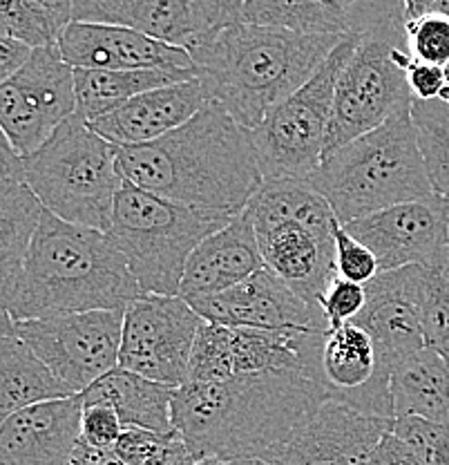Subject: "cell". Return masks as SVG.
Returning a JSON list of instances; mask_svg holds the SVG:
<instances>
[{
  "instance_id": "6da1fadb",
  "label": "cell",
  "mask_w": 449,
  "mask_h": 465,
  "mask_svg": "<svg viewBox=\"0 0 449 465\" xmlns=\"http://www.w3.org/2000/svg\"><path fill=\"white\" fill-rule=\"evenodd\" d=\"M327 401L320 382L282 371L183 382L172 401V425L195 461H267Z\"/></svg>"
},
{
  "instance_id": "7a4b0ae2",
  "label": "cell",
  "mask_w": 449,
  "mask_h": 465,
  "mask_svg": "<svg viewBox=\"0 0 449 465\" xmlns=\"http://www.w3.org/2000/svg\"><path fill=\"white\" fill-rule=\"evenodd\" d=\"M117 166L143 191L229 217L244 213L264 182L250 130L217 104L157 142L119 148Z\"/></svg>"
},
{
  "instance_id": "3957f363",
  "label": "cell",
  "mask_w": 449,
  "mask_h": 465,
  "mask_svg": "<svg viewBox=\"0 0 449 465\" xmlns=\"http://www.w3.org/2000/svg\"><path fill=\"white\" fill-rule=\"evenodd\" d=\"M345 36H308L288 29L241 25L200 36L186 47L210 104L246 130L299 90Z\"/></svg>"
},
{
  "instance_id": "277c9868",
  "label": "cell",
  "mask_w": 449,
  "mask_h": 465,
  "mask_svg": "<svg viewBox=\"0 0 449 465\" xmlns=\"http://www.w3.org/2000/svg\"><path fill=\"white\" fill-rule=\"evenodd\" d=\"M143 295L123 253L103 231L72 224L43 208L9 302L14 322L81 312H125Z\"/></svg>"
},
{
  "instance_id": "5b68a950",
  "label": "cell",
  "mask_w": 449,
  "mask_h": 465,
  "mask_svg": "<svg viewBox=\"0 0 449 465\" xmlns=\"http://www.w3.org/2000/svg\"><path fill=\"white\" fill-rule=\"evenodd\" d=\"M307 182L329 202L340 224L434 195L409 110L337 148Z\"/></svg>"
},
{
  "instance_id": "8992f818",
  "label": "cell",
  "mask_w": 449,
  "mask_h": 465,
  "mask_svg": "<svg viewBox=\"0 0 449 465\" xmlns=\"http://www.w3.org/2000/svg\"><path fill=\"white\" fill-rule=\"evenodd\" d=\"M117 159V145L72 114L36 153L23 157V183L61 220L108 232L123 183Z\"/></svg>"
},
{
  "instance_id": "52a82bcc",
  "label": "cell",
  "mask_w": 449,
  "mask_h": 465,
  "mask_svg": "<svg viewBox=\"0 0 449 465\" xmlns=\"http://www.w3.org/2000/svg\"><path fill=\"white\" fill-rule=\"evenodd\" d=\"M233 217L186 206L134 183H121L108 235L143 293L180 295L188 258Z\"/></svg>"
},
{
  "instance_id": "ba28073f",
  "label": "cell",
  "mask_w": 449,
  "mask_h": 465,
  "mask_svg": "<svg viewBox=\"0 0 449 465\" xmlns=\"http://www.w3.org/2000/svg\"><path fill=\"white\" fill-rule=\"evenodd\" d=\"M360 36H345L320 70L250 130L264 179H308L325 157L336 85Z\"/></svg>"
},
{
  "instance_id": "9c48e42d",
  "label": "cell",
  "mask_w": 449,
  "mask_h": 465,
  "mask_svg": "<svg viewBox=\"0 0 449 465\" xmlns=\"http://www.w3.org/2000/svg\"><path fill=\"white\" fill-rule=\"evenodd\" d=\"M409 56L407 29L360 38L337 79L325 157L412 108L414 99L405 74Z\"/></svg>"
},
{
  "instance_id": "30bf717a",
  "label": "cell",
  "mask_w": 449,
  "mask_h": 465,
  "mask_svg": "<svg viewBox=\"0 0 449 465\" xmlns=\"http://www.w3.org/2000/svg\"><path fill=\"white\" fill-rule=\"evenodd\" d=\"M14 333L34 349L74 394L119 367L123 312H81L21 320Z\"/></svg>"
},
{
  "instance_id": "8fae6325",
  "label": "cell",
  "mask_w": 449,
  "mask_h": 465,
  "mask_svg": "<svg viewBox=\"0 0 449 465\" xmlns=\"http://www.w3.org/2000/svg\"><path fill=\"white\" fill-rule=\"evenodd\" d=\"M204 322L181 295H139L123 312L119 367L163 385L181 387Z\"/></svg>"
},
{
  "instance_id": "7c38bea8",
  "label": "cell",
  "mask_w": 449,
  "mask_h": 465,
  "mask_svg": "<svg viewBox=\"0 0 449 465\" xmlns=\"http://www.w3.org/2000/svg\"><path fill=\"white\" fill-rule=\"evenodd\" d=\"M72 114L74 67L63 61L59 45L32 50L25 65L0 85V128L21 157L36 153Z\"/></svg>"
},
{
  "instance_id": "4fadbf2b",
  "label": "cell",
  "mask_w": 449,
  "mask_h": 465,
  "mask_svg": "<svg viewBox=\"0 0 449 465\" xmlns=\"http://www.w3.org/2000/svg\"><path fill=\"white\" fill-rule=\"evenodd\" d=\"M369 246L380 273L403 266H432L449 255V197L429 195L342 224Z\"/></svg>"
},
{
  "instance_id": "5bb4252c",
  "label": "cell",
  "mask_w": 449,
  "mask_h": 465,
  "mask_svg": "<svg viewBox=\"0 0 449 465\" xmlns=\"http://www.w3.org/2000/svg\"><path fill=\"white\" fill-rule=\"evenodd\" d=\"M244 23L308 36L362 38L407 29L403 0H249Z\"/></svg>"
},
{
  "instance_id": "9a60e30c",
  "label": "cell",
  "mask_w": 449,
  "mask_h": 465,
  "mask_svg": "<svg viewBox=\"0 0 449 465\" xmlns=\"http://www.w3.org/2000/svg\"><path fill=\"white\" fill-rule=\"evenodd\" d=\"M395 419L362 414L327 401L267 459L270 465H366Z\"/></svg>"
},
{
  "instance_id": "2e32d148",
  "label": "cell",
  "mask_w": 449,
  "mask_h": 465,
  "mask_svg": "<svg viewBox=\"0 0 449 465\" xmlns=\"http://www.w3.org/2000/svg\"><path fill=\"white\" fill-rule=\"evenodd\" d=\"M316 381L331 401H340L362 414L394 419L391 370L380 361L374 338L360 324L349 322L325 333Z\"/></svg>"
},
{
  "instance_id": "e0dca14e",
  "label": "cell",
  "mask_w": 449,
  "mask_h": 465,
  "mask_svg": "<svg viewBox=\"0 0 449 465\" xmlns=\"http://www.w3.org/2000/svg\"><path fill=\"white\" fill-rule=\"evenodd\" d=\"M206 322L246 329H317L327 331L320 312L273 271L259 269L249 280L210 298L186 300Z\"/></svg>"
},
{
  "instance_id": "ac0fdd59",
  "label": "cell",
  "mask_w": 449,
  "mask_h": 465,
  "mask_svg": "<svg viewBox=\"0 0 449 465\" xmlns=\"http://www.w3.org/2000/svg\"><path fill=\"white\" fill-rule=\"evenodd\" d=\"M56 45L74 70H195L186 47L119 25L72 21Z\"/></svg>"
},
{
  "instance_id": "d6986e66",
  "label": "cell",
  "mask_w": 449,
  "mask_h": 465,
  "mask_svg": "<svg viewBox=\"0 0 449 465\" xmlns=\"http://www.w3.org/2000/svg\"><path fill=\"white\" fill-rule=\"evenodd\" d=\"M423 266H403L378 273L365 284L366 304L354 320L374 338L378 356L394 371L403 358L425 347L420 324Z\"/></svg>"
},
{
  "instance_id": "ffe728a7",
  "label": "cell",
  "mask_w": 449,
  "mask_h": 465,
  "mask_svg": "<svg viewBox=\"0 0 449 465\" xmlns=\"http://www.w3.org/2000/svg\"><path fill=\"white\" fill-rule=\"evenodd\" d=\"M210 104V94L200 76L181 84L157 87L125 101L108 114L90 121L96 134L117 148L152 143L200 114Z\"/></svg>"
},
{
  "instance_id": "44dd1931",
  "label": "cell",
  "mask_w": 449,
  "mask_h": 465,
  "mask_svg": "<svg viewBox=\"0 0 449 465\" xmlns=\"http://www.w3.org/2000/svg\"><path fill=\"white\" fill-rule=\"evenodd\" d=\"M81 394L16 411L0 425V465H67L81 439Z\"/></svg>"
},
{
  "instance_id": "7402d4cb",
  "label": "cell",
  "mask_w": 449,
  "mask_h": 465,
  "mask_svg": "<svg viewBox=\"0 0 449 465\" xmlns=\"http://www.w3.org/2000/svg\"><path fill=\"white\" fill-rule=\"evenodd\" d=\"M258 242L264 266L279 275L304 302L317 309V298L337 275L333 231H317L299 222H284L259 232Z\"/></svg>"
},
{
  "instance_id": "603a6c76",
  "label": "cell",
  "mask_w": 449,
  "mask_h": 465,
  "mask_svg": "<svg viewBox=\"0 0 449 465\" xmlns=\"http://www.w3.org/2000/svg\"><path fill=\"white\" fill-rule=\"evenodd\" d=\"M259 269H264V258L258 235L249 215L239 213L192 251L183 269L180 295L183 300L210 298L238 287Z\"/></svg>"
},
{
  "instance_id": "cb8c5ba5",
  "label": "cell",
  "mask_w": 449,
  "mask_h": 465,
  "mask_svg": "<svg viewBox=\"0 0 449 465\" xmlns=\"http://www.w3.org/2000/svg\"><path fill=\"white\" fill-rule=\"evenodd\" d=\"M72 21L137 29L180 47L197 38L188 0H74Z\"/></svg>"
},
{
  "instance_id": "d4e9b609",
  "label": "cell",
  "mask_w": 449,
  "mask_h": 465,
  "mask_svg": "<svg viewBox=\"0 0 449 465\" xmlns=\"http://www.w3.org/2000/svg\"><path fill=\"white\" fill-rule=\"evenodd\" d=\"M177 387L150 381L128 370H112L81 394L83 405H110L119 414L123 428H142L168 434L172 425V401Z\"/></svg>"
},
{
  "instance_id": "484cf974",
  "label": "cell",
  "mask_w": 449,
  "mask_h": 465,
  "mask_svg": "<svg viewBox=\"0 0 449 465\" xmlns=\"http://www.w3.org/2000/svg\"><path fill=\"white\" fill-rule=\"evenodd\" d=\"M394 419L418 416L449 425V362L434 349H418L403 358L389 381Z\"/></svg>"
},
{
  "instance_id": "4316f807",
  "label": "cell",
  "mask_w": 449,
  "mask_h": 465,
  "mask_svg": "<svg viewBox=\"0 0 449 465\" xmlns=\"http://www.w3.org/2000/svg\"><path fill=\"white\" fill-rule=\"evenodd\" d=\"M74 391L16 333L0 336V425L36 403L70 399Z\"/></svg>"
},
{
  "instance_id": "83f0119b",
  "label": "cell",
  "mask_w": 449,
  "mask_h": 465,
  "mask_svg": "<svg viewBox=\"0 0 449 465\" xmlns=\"http://www.w3.org/2000/svg\"><path fill=\"white\" fill-rule=\"evenodd\" d=\"M197 76V70H74L76 114L90 121L108 114L125 101Z\"/></svg>"
},
{
  "instance_id": "f1b7e54d",
  "label": "cell",
  "mask_w": 449,
  "mask_h": 465,
  "mask_svg": "<svg viewBox=\"0 0 449 465\" xmlns=\"http://www.w3.org/2000/svg\"><path fill=\"white\" fill-rule=\"evenodd\" d=\"M244 213L255 235L284 222H299L317 231H333L337 222L329 202L307 179H264Z\"/></svg>"
},
{
  "instance_id": "f546056e",
  "label": "cell",
  "mask_w": 449,
  "mask_h": 465,
  "mask_svg": "<svg viewBox=\"0 0 449 465\" xmlns=\"http://www.w3.org/2000/svg\"><path fill=\"white\" fill-rule=\"evenodd\" d=\"M41 213V202L23 182L0 191V309L5 312L21 282Z\"/></svg>"
},
{
  "instance_id": "4dcf8cb0",
  "label": "cell",
  "mask_w": 449,
  "mask_h": 465,
  "mask_svg": "<svg viewBox=\"0 0 449 465\" xmlns=\"http://www.w3.org/2000/svg\"><path fill=\"white\" fill-rule=\"evenodd\" d=\"M409 114L429 183L436 195L449 197V105L414 99Z\"/></svg>"
},
{
  "instance_id": "1f68e13d",
  "label": "cell",
  "mask_w": 449,
  "mask_h": 465,
  "mask_svg": "<svg viewBox=\"0 0 449 465\" xmlns=\"http://www.w3.org/2000/svg\"><path fill=\"white\" fill-rule=\"evenodd\" d=\"M423 269L420 324L425 347L449 361V255Z\"/></svg>"
},
{
  "instance_id": "d6a6232c",
  "label": "cell",
  "mask_w": 449,
  "mask_h": 465,
  "mask_svg": "<svg viewBox=\"0 0 449 465\" xmlns=\"http://www.w3.org/2000/svg\"><path fill=\"white\" fill-rule=\"evenodd\" d=\"M114 454L123 465H195V457L177 430L168 434L142 428H125Z\"/></svg>"
},
{
  "instance_id": "836d02e7",
  "label": "cell",
  "mask_w": 449,
  "mask_h": 465,
  "mask_svg": "<svg viewBox=\"0 0 449 465\" xmlns=\"http://www.w3.org/2000/svg\"><path fill=\"white\" fill-rule=\"evenodd\" d=\"M63 27L36 0H0V36L38 50L59 43Z\"/></svg>"
},
{
  "instance_id": "e575fe53",
  "label": "cell",
  "mask_w": 449,
  "mask_h": 465,
  "mask_svg": "<svg viewBox=\"0 0 449 465\" xmlns=\"http://www.w3.org/2000/svg\"><path fill=\"white\" fill-rule=\"evenodd\" d=\"M233 376L229 327L204 322L197 333L195 347H192L186 382H221Z\"/></svg>"
},
{
  "instance_id": "d590c367",
  "label": "cell",
  "mask_w": 449,
  "mask_h": 465,
  "mask_svg": "<svg viewBox=\"0 0 449 465\" xmlns=\"http://www.w3.org/2000/svg\"><path fill=\"white\" fill-rule=\"evenodd\" d=\"M391 432L398 436L418 465H449V425L418 419V416H400L394 420Z\"/></svg>"
},
{
  "instance_id": "8d00e7d4",
  "label": "cell",
  "mask_w": 449,
  "mask_h": 465,
  "mask_svg": "<svg viewBox=\"0 0 449 465\" xmlns=\"http://www.w3.org/2000/svg\"><path fill=\"white\" fill-rule=\"evenodd\" d=\"M409 54L423 63L445 67L449 61V16L443 12H429L407 23Z\"/></svg>"
},
{
  "instance_id": "74e56055",
  "label": "cell",
  "mask_w": 449,
  "mask_h": 465,
  "mask_svg": "<svg viewBox=\"0 0 449 465\" xmlns=\"http://www.w3.org/2000/svg\"><path fill=\"white\" fill-rule=\"evenodd\" d=\"M366 304V291L362 284L349 282V280L336 278L331 280L325 293L317 298V309H320L322 320L327 324V331L340 329L345 324L354 322L360 316Z\"/></svg>"
},
{
  "instance_id": "f35d334b",
  "label": "cell",
  "mask_w": 449,
  "mask_h": 465,
  "mask_svg": "<svg viewBox=\"0 0 449 465\" xmlns=\"http://www.w3.org/2000/svg\"><path fill=\"white\" fill-rule=\"evenodd\" d=\"M333 240H336V271L340 278L365 287L380 273L374 251L362 244L360 240H356L340 222H336Z\"/></svg>"
},
{
  "instance_id": "ab89813d",
  "label": "cell",
  "mask_w": 449,
  "mask_h": 465,
  "mask_svg": "<svg viewBox=\"0 0 449 465\" xmlns=\"http://www.w3.org/2000/svg\"><path fill=\"white\" fill-rule=\"evenodd\" d=\"M246 3L249 0H188L197 27V38L241 25Z\"/></svg>"
},
{
  "instance_id": "60d3db41",
  "label": "cell",
  "mask_w": 449,
  "mask_h": 465,
  "mask_svg": "<svg viewBox=\"0 0 449 465\" xmlns=\"http://www.w3.org/2000/svg\"><path fill=\"white\" fill-rule=\"evenodd\" d=\"M123 423L110 405H83L81 416V440L101 450H114L123 434Z\"/></svg>"
},
{
  "instance_id": "b9f144b4",
  "label": "cell",
  "mask_w": 449,
  "mask_h": 465,
  "mask_svg": "<svg viewBox=\"0 0 449 465\" xmlns=\"http://www.w3.org/2000/svg\"><path fill=\"white\" fill-rule=\"evenodd\" d=\"M405 74H407V85L409 92H412V99L416 101L438 99V94H441V90L447 84L443 67L432 65V63H423L414 56H409L407 65H405Z\"/></svg>"
},
{
  "instance_id": "7bdbcfd3",
  "label": "cell",
  "mask_w": 449,
  "mask_h": 465,
  "mask_svg": "<svg viewBox=\"0 0 449 465\" xmlns=\"http://www.w3.org/2000/svg\"><path fill=\"white\" fill-rule=\"evenodd\" d=\"M366 465H418L412 450L403 443L394 432H387L376 445Z\"/></svg>"
},
{
  "instance_id": "ee69618b",
  "label": "cell",
  "mask_w": 449,
  "mask_h": 465,
  "mask_svg": "<svg viewBox=\"0 0 449 465\" xmlns=\"http://www.w3.org/2000/svg\"><path fill=\"white\" fill-rule=\"evenodd\" d=\"M32 54V47L14 41V38L0 36V85L12 79Z\"/></svg>"
},
{
  "instance_id": "f6af8a7d",
  "label": "cell",
  "mask_w": 449,
  "mask_h": 465,
  "mask_svg": "<svg viewBox=\"0 0 449 465\" xmlns=\"http://www.w3.org/2000/svg\"><path fill=\"white\" fill-rule=\"evenodd\" d=\"M0 182H23V157L0 128Z\"/></svg>"
},
{
  "instance_id": "bcb514c9",
  "label": "cell",
  "mask_w": 449,
  "mask_h": 465,
  "mask_svg": "<svg viewBox=\"0 0 449 465\" xmlns=\"http://www.w3.org/2000/svg\"><path fill=\"white\" fill-rule=\"evenodd\" d=\"M67 465H123V461L114 454V450L92 448V445L79 439Z\"/></svg>"
},
{
  "instance_id": "7dc6e473",
  "label": "cell",
  "mask_w": 449,
  "mask_h": 465,
  "mask_svg": "<svg viewBox=\"0 0 449 465\" xmlns=\"http://www.w3.org/2000/svg\"><path fill=\"white\" fill-rule=\"evenodd\" d=\"M36 3L43 5V7L56 18V23H59L63 29L72 23V7H74V0H36Z\"/></svg>"
},
{
  "instance_id": "c3c4849f",
  "label": "cell",
  "mask_w": 449,
  "mask_h": 465,
  "mask_svg": "<svg viewBox=\"0 0 449 465\" xmlns=\"http://www.w3.org/2000/svg\"><path fill=\"white\" fill-rule=\"evenodd\" d=\"M436 3L438 0H403L407 23L416 21V18L425 16V14L434 12V9H436Z\"/></svg>"
},
{
  "instance_id": "681fc988",
  "label": "cell",
  "mask_w": 449,
  "mask_h": 465,
  "mask_svg": "<svg viewBox=\"0 0 449 465\" xmlns=\"http://www.w3.org/2000/svg\"><path fill=\"white\" fill-rule=\"evenodd\" d=\"M5 333H14V320L9 318L5 309H0V336H5Z\"/></svg>"
},
{
  "instance_id": "f907efd6",
  "label": "cell",
  "mask_w": 449,
  "mask_h": 465,
  "mask_svg": "<svg viewBox=\"0 0 449 465\" xmlns=\"http://www.w3.org/2000/svg\"><path fill=\"white\" fill-rule=\"evenodd\" d=\"M220 465H270L264 459H233V461H220Z\"/></svg>"
},
{
  "instance_id": "816d5d0a",
  "label": "cell",
  "mask_w": 449,
  "mask_h": 465,
  "mask_svg": "<svg viewBox=\"0 0 449 465\" xmlns=\"http://www.w3.org/2000/svg\"><path fill=\"white\" fill-rule=\"evenodd\" d=\"M436 12H443V14H447V16H449V0H438Z\"/></svg>"
},
{
  "instance_id": "f5cc1de1",
  "label": "cell",
  "mask_w": 449,
  "mask_h": 465,
  "mask_svg": "<svg viewBox=\"0 0 449 465\" xmlns=\"http://www.w3.org/2000/svg\"><path fill=\"white\" fill-rule=\"evenodd\" d=\"M438 101H443V104L449 105V84H445V87L441 90V94H438Z\"/></svg>"
},
{
  "instance_id": "db71d44e",
  "label": "cell",
  "mask_w": 449,
  "mask_h": 465,
  "mask_svg": "<svg viewBox=\"0 0 449 465\" xmlns=\"http://www.w3.org/2000/svg\"><path fill=\"white\" fill-rule=\"evenodd\" d=\"M195 465H220V459H204V461H197Z\"/></svg>"
},
{
  "instance_id": "11a10c76",
  "label": "cell",
  "mask_w": 449,
  "mask_h": 465,
  "mask_svg": "<svg viewBox=\"0 0 449 465\" xmlns=\"http://www.w3.org/2000/svg\"><path fill=\"white\" fill-rule=\"evenodd\" d=\"M443 72H445V79H447V84H449V61H447V65L443 67Z\"/></svg>"
},
{
  "instance_id": "9f6ffc18",
  "label": "cell",
  "mask_w": 449,
  "mask_h": 465,
  "mask_svg": "<svg viewBox=\"0 0 449 465\" xmlns=\"http://www.w3.org/2000/svg\"><path fill=\"white\" fill-rule=\"evenodd\" d=\"M9 183H12V182H0V191H3V188H7Z\"/></svg>"
},
{
  "instance_id": "6f0895ef",
  "label": "cell",
  "mask_w": 449,
  "mask_h": 465,
  "mask_svg": "<svg viewBox=\"0 0 449 465\" xmlns=\"http://www.w3.org/2000/svg\"><path fill=\"white\" fill-rule=\"evenodd\" d=\"M447 362H449V361H447Z\"/></svg>"
}]
</instances>
